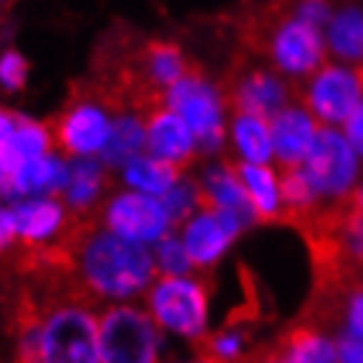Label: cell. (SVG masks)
Instances as JSON below:
<instances>
[{
    "label": "cell",
    "mask_w": 363,
    "mask_h": 363,
    "mask_svg": "<svg viewBox=\"0 0 363 363\" xmlns=\"http://www.w3.org/2000/svg\"><path fill=\"white\" fill-rule=\"evenodd\" d=\"M182 169L158 161L153 155H137L124 166V182L150 198H164L179 184Z\"/></svg>",
    "instance_id": "cell-20"
},
{
    "label": "cell",
    "mask_w": 363,
    "mask_h": 363,
    "mask_svg": "<svg viewBox=\"0 0 363 363\" xmlns=\"http://www.w3.org/2000/svg\"><path fill=\"white\" fill-rule=\"evenodd\" d=\"M13 216V229H16L18 247H48L55 245L61 235H64L66 224H69V208L61 200L55 198H40V200H27L21 206L11 208Z\"/></svg>",
    "instance_id": "cell-13"
},
{
    "label": "cell",
    "mask_w": 363,
    "mask_h": 363,
    "mask_svg": "<svg viewBox=\"0 0 363 363\" xmlns=\"http://www.w3.org/2000/svg\"><path fill=\"white\" fill-rule=\"evenodd\" d=\"M100 316L84 303H58L40 327V363H100Z\"/></svg>",
    "instance_id": "cell-5"
},
{
    "label": "cell",
    "mask_w": 363,
    "mask_h": 363,
    "mask_svg": "<svg viewBox=\"0 0 363 363\" xmlns=\"http://www.w3.org/2000/svg\"><path fill=\"white\" fill-rule=\"evenodd\" d=\"M221 106L235 113H253L272 121L281 108L292 106L295 87L292 79L279 74L274 66H261L255 55L240 50L232 55L224 79L218 82Z\"/></svg>",
    "instance_id": "cell-4"
},
{
    "label": "cell",
    "mask_w": 363,
    "mask_h": 363,
    "mask_svg": "<svg viewBox=\"0 0 363 363\" xmlns=\"http://www.w3.org/2000/svg\"><path fill=\"white\" fill-rule=\"evenodd\" d=\"M153 258H155V269L164 274V277H190V272L195 269L187 250H184V245L172 235L158 240Z\"/></svg>",
    "instance_id": "cell-25"
},
{
    "label": "cell",
    "mask_w": 363,
    "mask_h": 363,
    "mask_svg": "<svg viewBox=\"0 0 363 363\" xmlns=\"http://www.w3.org/2000/svg\"><path fill=\"white\" fill-rule=\"evenodd\" d=\"M245 363H287V361H281L279 355L272 350V342H269V345L255 347L253 353L245 358Z\"/></svg>",
    "instance_id": "cell-32"
},
{
    "label": "cell",
    "mask_w": 363,
    "mask_h": 363,
    "mask_svg": "<svg viewBox=\"0 0 363 363\" xmlns=\"http://www.w3.org/2000/svg\"><path fill=\"white\" fill-rule=\"evenodd\" d=\"M100 363H158V327L137 306H111L100 316Z\"/></svg>",
    "instance_id": "cell-7"
},
{
    "label": "cell",
    "mask_w": 363,
    "mask_h": 363,
    "mask_svg": "<svg viewBox=\"0 0 363 363\" xmlns=\"http://www.w3.org/2000/svg\"><path fill=\"white\" fill-rule=\"evenodd\" d=\"M335 347L337 363H363V340H358V337L342 332V335L337 337Z\"/></svg>",
    "instance_id": "cell-29"
},
{
    "label": "cell",
    "mask_w": 363,
    "mask_h": 363,
    "mask_svg": "<svg viewBox=\"0 0 363 363\" xmlns=\"http://www.w3.org/2000/svg\"><path fill=\"white\" fill-rule=\"evenodd\" d=\"M345 140L350 143V147H353L355 153L363 155V100L345 121Z\"/></svg>",
    "instance_id": "cell-30"
},
{
    "label": "cell",
    "mask_w": 363,
    "mask_h": 363,
    "mask_svg": "<svg viewBox=\"0 0 363 363\" xmlns=\"http://www.w3.org/2000/svg\"><path fill=\"white\" fill-rule=\"evenodd\" d=\"M232 143L240 150L245 164L266 166V161L274 155L272 145V127L269 121L253 113H235L232 118Z\"/></svg>",
    "instance_id": "cell-22"
},
{
    "label": "cell",
    "mask_w": 363,
    "mask_h": 363,
    "mask_svg": "<svg viewBox=\"0 0 363 363\" xmlns=\"http://www.w3.org/2000/svg\"><path fill=\"white\" fill-rule=\"evenodd\" d=\"M166 216L174 224H187L192 218V213L198 211V182H179L169 195L161 198Z\"/></svg>",
    "instance_id": "cell-26"
},
{
    "label": "cell",
    "mask_w": 363,
    "mask_h": 363,
    "mask_svg": "<svg viewBox=\"0 0 363 363\" xmlns=\"http://www.w3.org/2000/svg\"><path fill=\"white\" fill-rule=\"evenodd\" d=\"M269 127H272V145L274 155L279 158V166H300L306 161L321 124L300 103H292L269 121Z\"/></svg>",
    "instance_id": "cell-15"
},
{
    "label": "cell",
    "mask_w": 363,
    "mask_h": 363,
    "mask_svg": "<svg viewBox=\"0 0 363 363\" xmlns=\"http://www.w3.org/2000/svg\"><path fill=\"white\" fill-rule=\"evenodd\" d=\"M329 50L347 64H355V69L363 66V9H342L340 13H332L327 27Z\"/></svg>",
    "instance_id": "cell-21"
},
{
    "label": "cell",
    "mask_w": 363,
    "mask_h": 363,
    "mask_svg": "<svg viewBox=\"0 0 363 363\" xmlns=\"http://www.w3.org/2000/svg\"><path fill=\"white\" fill-rule=\"evenodd\" d=\"M16 242V229H13V216L11 211L0 208V255L9 253Z\"/></svg>",
    "instance_id": "cell-31"
},
{
    "label": "cell",
    "mask_w": 363,
    "mask_h": 363,
    "mask_svg": "<svg viewBox=\"0 0 363 363\" xmlns=\"http://www.w3.org/2000/svg\"><path fill=\"white\" fill-rule=\"evenodd\" d=\"M0 184H3V169H0Z\"/></svg>",
    "instance_id": "cell-34"
},
{
    "label": "cell",
    "mask_w": 363,
    "mask_h": 363,
    "mask_svg": "<svg viewBox=\"0 0 363 363\" xmlns=\"http://www.w3.org/2000/svg\"><path fill=\"white\" fill-rule=\"evenodd\" d=\"M272 350L287 363H337V347L324 332L292 321L272 342Z\"/></svg>",
    "instance_id": "cell-17"
},
{
    "label": "cell",
    "mask_w": 363,
    "mask_h": 363,
    "mask_svg": "<svg viewBox=\"0 0 363 363\" xmlns=\"http://www.w3.org/2000/svg\"><path fill=\"white\" fill-rule=\"evenodd\" d=\"M98 218L103 229L124 237L129 242H137V245L164 240L169 227H172L161 200L143 195V192L113 195L98 208Z\"/></svg>",
    "instance_id": "cell-10"
},
{
    "label": "cell",
    "mask_w": 363,
    "mask_h": 363,
    "mask_svg": "<svg viewBox=\"0 0 363 363\" xmlns=\"http://www.w3.org/2000/svg\"><path fill=\"white\" fill-rule=\"evenodd\" d=\"M195 363H200V361H195Z\"/></svg>",
    "instance_id": "cell-35"
},
{
    "label": "cell",
    "mask_w": 363,
    "mask_h": 363,
    "mask_svg": "<svg viewBox=\"0 0 363 363\" xmlns=\"http://www.w3.org/2000/svg\"><path fill=\"white\" fill-rule=\"evenodd\" d=\"M303 169L311 177L321 198L340 200L355 190L358 158L345 137L332 127H318L311 150L303 161Z\"/></svg>",
    "instance_id": "cell-9"
},
{
    "label": "cell",
    "mask_w": 363,
    "mask_h": 363,
    "mask_svg": "<svg viewBox=\"0 0 363 363\" xmlns=\"http://www.w3.org/2000/svg\"><path fill=\"white\" fill-rule=\"evenodd\" d=\"M166 108L179 113L184 124L195 137L198 153H216L224 143V118H221V95L208 77L203 74L200 64H195L184 79L174 84L166 95Z\"/></svg>",
    "instance_id": "cell-8"
},
{
    "label": "cell",
    "mask_w": 363,
    "mask_h": 363,
    "mask_svg": "<svg viewBox=\"0 0 363 363\" xmlns=\"http://www.w3.org/2000/svg\"><path fill=\"white\" fill-rule=\"evenodd\" d=\"M27 74H29V64L27 58L16 50H6L3 58H0V84L6 90L16 92L27 84Z\"/></svg>",
    "instance_id": "cell-27"
},
{
    "label": "cell",
    "mask_w": 363,
    "mask_h": 363,
    "mask_svg": "<svg viewBox=\"0 0 363 363\" xmlns=\"http://www.w3.org/2000/svg\"><path fill=\"white\" fill-rule=\"evenodd\" d=\"M350 200H353L355 208H358L363 213V184H361V187H355V190L350 192Z\"/></svg>",
    "instance_id": "cell-33"
},
{
    "label": "cell",
    "mask_w": 363,
    "mask_h": 363,
    "mask_svg": "<svg viewBox=\"0 0 363 363\" xmlns=\"http://www.w3.org/2000/svg\"><path fill=\"white\" fill-rule=\"evenodd\" d=\"M145 147V121L137 116H116L111 127L108 143L103 147V164L116 166L121 161H132Z\"/></svg>",
    "instance_id": "cell-23"
},
{
    "label": "cell",
    "mask_w": 363,
    "mask_h": 363,
    "mask_svg": "<svg viewBox=\"0 0 363 363\" xmlns=\"http://www.w3.org/2000/svg\"><path fill=\"white\" fill-rule=\"evenodd\" d=\"M113 182L103 161H74L69 166L66 187L61 192V203L72 213H90L98 211L100 203H106Z\"/></svg>",
    "instance_id": "cell-16"
},
{
    "label": "cell",
    "mask_w": 363,
    "mask_h": 363,
    "mask_svg": "<svg viewBox=\"0 0 363 363\" xmlns=\"http://www.w3.org/2000/svg\"><path fill=\"white\" fill-rule=\"evenodd\" d=\"M237 179L247 192V200L255 211V218L261 224H274L281 218V200H279V179L272 166H255L245 161H232Z\"/></svg>",
    "instance_id": "cell-19"
},
{
    "label": "cell",
    "mask_w": 363,
    "mask_h": 363,
    "mask_svg": "<svg viewBox=\"0 0 363 363\" xmlns=\"http://www.w3.org/2000/svg\"><path fill=\"white\" fill-rule=\"evenodd\" d=\"M147 313L155 327H164L192 342L206 335L208 287L195 277H161L147 290Z\"/></svg>",
    "instance_id": "cell-6"
},
{
    "label": "cell",
    "mask_w": 363,
    "mask_h": 363,
    "mask_svg": "<svg viewBox=\"0 0 363 363\" xmlns=\"http://www.w3.org/2000/svg\"><path fill=\"white\" fill-rule=\"evenodd\" d=\"M245 224L227 211H200L184 224L182 245L195 269H211Z\"/></svg>",
    "instance_id": "cell-12"
},
{
    "label": "cell",
    "mask_w": 363,
    "mask_h": 363,
    "mask_svg": "<svg viewBox=\"0 0 363 363\" xmlns=\"http://www.w3.org/2000/svg\"><path fill=\"white\" fill-rule=\"evenodd\" d=\"M13 143H16L18 153H21L24 161L45 158V155L50 153V147H53L48 124L32 121V118L18 116V113H13Z\"/></svg>",
    "instance_id": "cell-24"
},
{
    "label": "cell",
    "mask_w": 363,
    "mask_h": 363,
    "mask_svg": "<svg viewBox=\"0 0 363 363\" xmlns=\"http://www.w3.org/2000/svg\"><path fill=\"white\" fill-rule=\"evenodd\" d=\"M145 147L153 158L177 166L182 172L198 155L195 137H192L190 127L184 124V118L179 113H174L166 106L145 118Z\"/></svg>",
    "instance_id": "cell-14"
},
{
    "label": "cell",
    "mask_w": 363,
    "mask_h": 363,
    "mask_svg": "<svg viewBox=\"0 0 363 363\" xmlns=\"http://www.w3.org/2000/svg\"><path fill=\"white\" fill-rule=\"evenodd\" d=\"M66 177H69V166L53 155H45V158L24 161L13 177L3 179L0 190L6 198H24V195H37V192L61 195L66 187Z\"/></svg>",
    "instance_id": "cell-18"
},
{
    "label": "cell",
    "mask_w": 363,
    "mask_h": 363,
    "mask_svg": "<svg viewBox=\"0 0 363 363\" xmlns=\"http://www.w3.org/2000/svg\"><path fill=\"white\" fill-rule=\"evenodd\" d=\"M113 118L116 116L100 100L90 79L82 77L69 84V95H66L61 111L48 121V132L64 158L84 161L87 155L103 153L111 127H113Z\"/></svg>",
    "instance_id": "cell-3"
},
{
    "label": "cell",
    "mask_w": 363,
    "mask_h": 363,
    "mask_svg": "<svg viewBox=\"0 0 363 363\" xmlns=\"http://www.w3.org/2000/svg\"><path fill=\"white\" fill-rule=\"evenodd\" d=\"M363 100V87L355 69L342 66H321L311 77L308 87L300 98V106L308 111L316 121L324 124H345Z\"/></svg>",
    "instance_id": "cell-11"
},
{
    "label": "cell",
    "mask_w": 363,
    "mask_h": 363,
    "mask_svg": "<svg viewBox=\"0 0 363 363\" xmlns=\"http://www.w3.org/2000/svg\"><path fill=\"white\" fill-rule=\"evenodd\" d=\"M55 245L69 250L74 277L95 306L100 300L132 298L145 290L158 274L153 253L100 227L98 211L72 213Z\"/></svg>",
    "instance_id": "cell-1"
},
{
    "label": "cell",
    "mask_w": 363,
    "mask_h": 363,
    "mask_svg": "<svg viewBox=\"0 0 363 363\" xmlns=\"http://www.w3.org/2000/svg\"><path fill=\"white\" fill-rule=\"evenodd\" d=\"M227 21L240 43V50L269 58L274 69L287 79L313 77L321 66H327L321 32L311 21L300 18L295 6H245L242 13H232Z\"/></svg>",
    "instance_id": "cell-2"
},
{
    "label": "cell",
    "mask_w": 363,
    "mask_h": 363,
    "mask_svg": "<svg viewBox=\"0 0 363 363\" xmlns=\"http://www.w3.org/2000/svg\"><path fill=\"white\" fill-rule=\"evenodd\" d=\"M345 327L347 335L363 340V284L355 287L347 298V311H345Z\"/></svg>",
    "instance_id": "cell-28"
}]
</instances>
